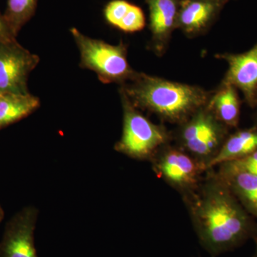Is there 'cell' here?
<instances>
[{"instance_id":"cell-4","label":"cell","mask_w":257,"mask_h":257,"mask_svg":"<svg viewBox=\"0 0 257 257\" xmlns=\"http://www.w3.org/2000/svg\"><path fill=\"white\" fill-rule=\"evenodd\" d=\"M123 109L122 134L114 146L116 151L135 159L152 160L170 143L172 135L162 125L155 124L120 92Z\"/></svg>"},{"instance_id":"cell-6","label":"cell","mask_w":257,"mask_h":257,"mask_svg":"<svg viewBox=\"0 0 257 257\" xmlns=\"http://www.w3.org/2000/svg\"><path fill=\"white\" fill-rule=\"evenodd\" d=\"M151 160L158 177L183 196L197 188L208 171L202 162L170 144L157 152Z\"/></svg>"},{"instance_id":"cell-11","label":"cell","mask_w":257,"mask_h":257,"mask_svg":"<svg viewBox=\"0 0 257 257\" xmlns=\"http://www.w3.org/2000/svg\"><path fill=\"white\" fill-rule=\"evenodd\" d=\"M150 11V48L159 57L167 50L177 30L180 0H145Z\"/></svg>"},{"instance_id":"cell-1","label":"cell","mask_w":257,"mask_h":257,"mask_svg":"<svg viewBox=\"0 0 257 257\" xmlns=\"http://www.w3.org/2000/svg\"><path fill=\"white\" fill-rule=\"evenodd\" d=\"M183 197L199 242L212 257L256 237V219L212 170H208L197 188Z\"/></svg>"},{"instance_id":"cell-16","label":"cell","mask_w":257,"mask_h":257,"mask_svg":"<svg viewBox=\"0 0 257 257\" xmlns=\"http://www.w3.org/2000/svg\"><path fill=\"white\" fill-rule=\"evenodd\" d=\"M37 5V0H8L4 16L15 36L34 16Z\"/></svg>"},{"instance_id":"cell-24","label":"cell","mask_w":257,"mask_h":257,"mask_svg":"<svg viewBox=\"0 0 257 257\" xmlns=\"http://www.w3.org/2000/svg\"><path fill=\"white\" fill-rule=\"evenodd\" d=\"M221 1L224 2L226 4H227V3L231 1V0H221Z\"/></svg>"},{"instance_id":"cell-21","label":"cell","mask_w":257,"mask_h":257,"mask_svg":"<svg viewBox=\"0 0 257 257\" xmlns=\"http://www.w3.org/2000/svg\"><path fill=\"white\" fill-rule=\"evenodd\" d=\"M253 240L255 242V251L254 253H253L252 257H257V236L256 237H255Z\"/></svg>"},{"instance_id":"cell-5","label":"cell","mask_w":257,"mask_h":257,"mask_svg":"<svg viewBox=\"0 0 257 257\" xmlns=\"http://www.w3.org/2000/svg\"><path fill=\"white\" fill-rule=\"evenodd\" d=\"M229 130L206 105L178 125L172 138L175 139L176 146L205 165L207 170L229 136Z\"/></svg>"},{"instance_id":"cell-10","label":"cell","mask_w":257,"mask_h":257,"mask_svg":"<svg viewBox=\"0 0 257 257\" xmlns=\"http://www.w3.org/2000/svg\"><path fill=\"white\" fill-rule=\"evenodd\" d=\"M226 5L221 0H180L177 30L189 38L204 35Z\"/></svg>"},{"instance_id":"cell-19","label":"cell","mask_w":257,"mask_h":257,"mask_svg":"<svg viewBox=\"0 0 257 257\" xmlns=\"http://www.w3.org/2000/svg\"><path fill=\"white\" fill-rule=\"evenodd\" d=\"M132 3L126 0H112L106 5L104 10V18L108 24L117 28L120 22L131 8Z\"/></svg>"},{"instance_id":"cell-8","label":"cell","mask_w":257,"mask_h":257,"mask_svg":"<svg viewBox=\"0 0 257 257\" xmlns=\"http://www.w3.org/2000/svg\"><path fill=\"white\" fill-rule=\"evenodd\" d=\"M38 210L26 207L7 223L0 241V257H39L35 244Z\"/></svg>"},{"instance_id":"cell-12","label":"cell","mask_w":257,"mask_h":257,"mask_svg":"<svg viewBox=\"0 0 257 257\" xmlns=\"http://www.w3.org/2000/svg\"><path fill=\"white\" fill-rule=\"evenodd\" d=\"M207 107L221 122L230 130L239 126L241 117V99L234 86L221 82L212 90Z\"/></svg>"},{"instance_id":"cell-17","label":"cell","mask_w":257,"mask_h":257,"mask_svg":"<svg viewBox=\"0 0 257 257\" xmlns=\"http://www.w3.org/2000/svg\"><path fill=\"white\" fill-rule=\"evenodd\" d=\"M216 173L219 175L233 173H246L257 176V150L251 155L218 166Z\"/></svg>"},{"instance_id":"cell-3","label":"cell","mask_w":257,"mask_h":257,"mask_svg":"<svg viewBox=\"0 0 257 257\" xmlns=\"http://www.w3.org/2000/svg\"><path fill=\"white\" fill-rule=\"evenodd\" d=\"M70 33L79 49L80 67L95 72L101 82L121 86L136 77L138 72L128 64L126 44L111 45L84 35L75 28Z\"/></svg>"},{"instance_id":"cell-13","label":"cell","mask_w":257,"mask_h":257,"mask_svg":"<svg viewBox=\"0 0 257 257\" xmlns=\"http://www.w3.org/2000/svg\"><path fill=\"white\" fill-rule=\"evenodd\" d=\"M256 150L257 124H253L251 127L229 134L216 156L207 165V170L225 162L243 158Z\"/></svg>"},{"instance_id":"cell-7","label":"cell","mask_w":257,"mask_h":257,"mask_svg":"<svg viewBox=\"0 0 257 257\" xmlns=\"http://www.w3.org/2000/svg\"><path fill=\"white\" fill-rule=\"evenodd\" d=\"M40 57L17 40L0 43V93L28 94L29 76Z\"/></svg>"},{"instance_id":"cell-15","label":"cell","mask_w":257,"mask_h":257,"mask_svg":"<svg viewBox=\"0 0 257 257\" xmlns=\"http://www.w3.org/2000/svg\"><path fill=\"white\" fill-rule=\"evenodd\" d=\"M245 210L257 220V176L246 173L219 175Z\"/></svg>"},{"instance_id":"cell-14","label":"cell","mask_w":257,"mask_h":257,"mask_svg":"<svg viewBox=\"0 0 257 257\" xmlns=\"http://www.w3.org/2000/svg\"><path fill=\"white\" fill-rule=\"evenodd\" d=\"M40 105V99L30 93H0V130L27 117Z\"/></svg>"},{"instance_id":"cell-2","label":"cell","mask_w":257,"mask_h":257,"mask_svg":"<svg viewBox=\"0 0 257 257\" xmlns=\"http://www.w3.org/2000/svg\"><path fill=\"white\" fill-rule=\"evenodd\" d=\"M130 102L141 111L156 115L166 122L178 125L207 105L212 90L157 76L138 72L120 86Z\"/></svg>"},{"instance_id":"cell-20","label":"cell","mask_w":257,"mask_h":257,"mask_svg":"<svg viewBox=\"0 0 257 257\" xmlns=\"http://www.w3.org/2000/svg\"><path fill=\"white\" fill-rule=\"evenodd\" d=\"M16 37L9 24L7 22L4 15L0 13V43L13 41L16 40Z\"/></svg>"},{"instance_id":"cell-9","label":"cell","mask_w":257,"mask_h":257,"mask_svg":"<svg viewBox=\"0 0 257 257\" xmlns=\"http://www.w3.org/2000/svg\"><path fill=\"white\" fill-rule=\"evenodd\" d=\"M215 57L227 64L221 82L236 88L242 94L245 102L254 109L257 100V42L242 53L225 52L216 54Z\"/></svg>"},{"instance_id":"cell-18","label":"cell","mask_w":257,"mask_h":257,"mask_svg":"<svg viewBox=\"0 0 257 257\" xmlns=\"http://www.w3.org/2000/svg\"><path fill=\"white\" fill-rule=\"evenodd\" d=\"M145 25L146 19L143 10L133 4L124 18L120 22L117 29L127 33H134L143 30Z\"/></svg>"},{"instance_id":"cell-22","label":"cell","mask_w":257,"mask_h":257,"mask_svg":"<svg viewBox=\"0 0 257 257\" xmlns=\"http://www.w3.org/2000/svg\"><path fill=\"white\" fill-rule=\"evenodd\" d=\"M4 210H3V208H2L1 206H0V222H1V221H3V219H4Z\"/></svg>"},{"instance_id":"cell-23","label":"cell","mask_w":257,"mask_h":257,"mask_svg":"<svg viewBox=\"0 0 257 257\" xmlns=\"http://www.w3.org/2000/svg\"><path fill=\"white\" fill-rule=\"evenodd\" d=\"M255 109V113H254V124H257V100H256V106H255L254 109Z\"/></svg>"}]
</instances>
